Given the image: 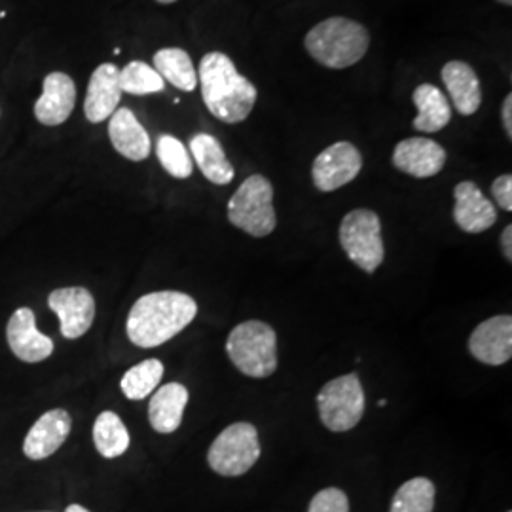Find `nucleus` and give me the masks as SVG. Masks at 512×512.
Wrapping results in <instances>:
<instances>
[{"label":"nucleus","instance_id":"10","mask_svg":"<svg viewBox=\"0 0 512 512\" xmlns=\"http://www.w3.org/2000/svg\"><path fill=\"white\" fill-rule=\"evenodd\" d=\"M48 308L59 319V330L67 340H78L92 329L95 300L84 287L55 289L48 296Z\"/></svg>","mask_w":512,"mask_h":512},{"label":"nucleus","instance_id":"20","mask_svg":"<svg viewBox=\"0 0 512 512\" xmlns=\"http://www.w3.org/2000/svg\"><path fill=\"white\" fill-rule=\"evenodd\" d=\"M188 404V389L183 384H165L152 395L148 404V421L154 431L169 435L183 423L184 408Z\"/></svg>","mask_w":512,"mask_h":512},{"label":"nucleus","instance_id":"15","mask_svg":"<svg viewBox=\"0 0 512 512\" xmlns=\"http://www.w3.org/2000/svg\"><path fill=\"white\" fill-rule=\"evenodd\" d=\"M76 105V84L69 74H46L42 95L35 103V116L42 126L65 124Z\"/></svg>","mask_w":512,"mask_h":512},{"label":"nucleus","instance_id":"24","mask_svg":"<svg viewBox=\"0 0 512 512\" xmlns=\"http://www.w3.org/2000/svg\"><path fill=\"white\" fill-rule=\"evenodd\" d=\"M93 442L97 452L107 459H116L128 452L129 431L118 414L105 410L93 423Z\"/></svg>","mask_w":512,"mask_h":512},{"label":"nucleus","instance_id":"19","mask_svg":"<svg viewBox=\"0 0 512 512\" xmlns=\"http://www.w3.org/2000/svg\"><path fill=\"white\" fill-rule=\"evenodd\" d=\"M442 82L450 93L452 105L461 116H473L482 105V90L475 69L465 61H448L442 67Z\"/></svg>","mask_w":512,"mask_h":512},{"label":"nucleus","instance_id":"28","mask_svg":"<svg viewBox=\"0 0 512 512\" xmlns=\"http://www.w3.org/2000/svg\"><path fill=\"white\" fill-rule=\"evenodd\" d=\"M156 154L165 171L175 179H188L194 173V162L183 141L173 135H162L156 143Z\"/></svg>","mask_w":512,"mask_h":512},{"label":"nucleus","instance_id":"2","mask_svg":"<svg viewBox=\"0 0 512 512\" xmlns=\"http://www.w3.org/2000/svg\"><path fill=\"white\" fill-rule=\"evenodd\" d=\"M198 82L205 107L224 124H239L255 109L258 92L253 82L239 74L234 61L222 52L203 55Z\"/></svg>","mask_w":512,"mask_h":512},{"label":"nucleus","instance_id":"33","mask_svg":"<svg viewBox=\"0 0 512 512\" xmlns=\"http://www.w3.org/2000/svg\"><path fill=\"white\" fill-rule=\"evenodd\" d=\"M65 512H90L86 507H82V505H78V503H73V505H69Z\"/></svg>","mask_w":512,"mask_h":512},{"label":"nucleus","instance_id":"9","mask_svg":"<svg viewBox=\"0 0 512 512\" xmlns=\"http://www.w3.org/2000/svg\"><path fill=\"white\" fill-rule=\"evenodd\" d=\"M363 169V156L348 141L325 148L313 162L311 177L317 190L334 192L357 179Z\"/></svg>","mask_w":512,"mask_h":512},{"label":"nucleus","instance_id":"11","mask_svg":"<svg viewBox=\"0 0 512 512\" xmlns=\"http://www.w3.org/2000/svg\"><path fill=\"white\" fill-rule=\"evenodd\" d=\"M6 340L12 353L23 363H40L54 353V340L37 329L35 311L25 306L12 313Z\"/></svg>","mask_w":512,"mask_h":512},{"label":"nucleus","instance_id":"21","mask_svg":"<svg viewBox=\"0 0 512 512\" xmlns=\"http://www.w3.org/2000/svg\"><path fill=\"white\" fill-rule=\"evenodd\" d=\"M190 156L200 167L203 177L213 184H230L236 177L234 165L226 158V152L219 141L209 133H198L190 139Z\"/></svg>","mask_w":512,"mask_h":512},{"label":"nucleus","instance_id":"16","mask_svg":"<svg viewBox=\"0 0 512 512\" xmlns=\"http://www.w3.org/2000/svg\"><path fill=\"white\" fill-rule=\"evenodd\" d=\"M122 99L120 69L114 63H103L93 71L84 101L88 122L101 124L116 112Z\"/></svg>","mask_w":512,"mask_h":512},{"label":"nucleus","instance_id":"4","mask_svg":"<svg viewBox=\"0 0 512 512\" xmlns=\"http://www.w3.org/2000/svg\"><path fill=\"white\" fill-rule=\"evenodd\" d=\"M226 353L245 376L268 378L277 368L275 330L262 321H245L230 332Z\"/></svg>","mask_w":512,"mask_h":512},{"label":"nucleus","instance_id":"8","mask_svg":"<svg viewBox=\"0 0 512 512\" xmlns=\"http://www.w3.org/2000/svg\"><path fill=\"white\" fill-rule=\"evenodd\" d=\"M260 458V440L255 425H228L209 448V467L220 476H241L255 467Z\"/></svg>","mask_w":512,"mask_h":512},{"label":"nucleus","instance_id":"12","mask_svg":"<svg viewBox=\"0 0 512 512\" xmlns=\"http://www.w3.org/2000/svg\"><path fill=\"white\" fill-rule=\"evenodd\" d=\"M469 351L484 365L499 366L512 357V317L497 315L482 321L469 338Z\"/></svg>","mask_w":512,"mask_h":512},{"label":"nucleus","instance_id":"22","mask_svg":"<svg viewBox=\"0 0 512 512\" xmlns=\"http://www.w3.org/2000/svg\"><path fill=\"white\" fill-rule=\"evenodd\" d=\"M414 105L418 107V116L414 118V129L421 133L442 131L452 120V105L448 97L433 84H420L414 95Z\"/></svg>","mask_w":512,"mask_h":512},{"label":"nucleus","instance_id":"6","mask_svg":"<svg viewBox=\"0 0 512 512\" xmlns=\"http://www.w3.org/2000/svg\"><path fill=\"white\" fill-rule=\"evenodd\" d=\"M340 243L349 260L366 274H374L384 262L382 220L370 209H355L340 224Z\"/></svg>","mask_w":512,"mask_h":512},{"label":"nucleus","instance_id":"25","mask_svg":"<svg viewBox=\"0 0 512 512\" xmlns=\"http://www.w3.org/2000/svg\"><path fill=\"white\" fill-rule=\"evenodd\" d=\"M164 378V365L158 359H147L139 365L131 366L122 376L120 389L129 401H143L150 397Z\"/></svg>","mask_w":512,"mask_h":512},{"label":"nucleus","instance_id":"5","mask_svg":"<svg viewBox=\"0 0 512 512\" xmlns=\"http://www.w3.org/2000/svg\"><path fill=\"white\" fill-rule=\"evenodd\" d=\"M228 220L253 238L274 232V186L264 175H251L241 183L228 202Z\"/></svg>","mask_w":512,"mask_h":512},{"label":"nucleus","instance_id":"35","mask_svg":"<svg viewBox=\"0 0 512 512\" xmlns=\"http://www.w3.org/2000/svg\"><path fill=\"white\" fill-rule=\"evenodd\" d=\"M497 2H501V4H505V6H511L512 0H497Z\"/></svg>","mask_w":512,"mask_h":512},{"label":"nucleus","instance_id":"36","mask_svg":"<svg viewBox=\"0 0 512 512\" xmlns=\"http://www.w3.org/2000/svg\"><path fill=\"white\" fill-rule=\"evenodd\" d=\"M378 406H387V401H385V399H382V401H378Z\"/></svg>","mask_w":512,"mask_h":512},{"label":"nucleus","instance_id":"26","mask_svg":"<svg viewBox=\"0 0 512 512\" xmlns=\"http://www.w3.org/2000/svg\"><path fill=\"white\" fill-rule=\"evenodd\" d=\"M435 484L429 478H412L397 490L391 503V512H433Z\"/></svg>","mask_w":512,"mask_h":512},{"label":"nucleus","instance_id":"27","mask_svg":"<svg viewBox=\"0 0 512 512\" xmlns=\"http://www.w3.org/2000/svg\"><path fill=\"white\" fill-rule=\"evenodd\" d=\"M120 90L129 95H150L165 90V80L145 61H131L120 71Z\"/></svg>","mask_w":512,"mask_h":512},{"label":"nucleus","instance_id":"13","mask_svg":"<svg viewBox=\"0 0 512 512\" xmlns=\"http://www.w3.org/2000/svg\"><path fill=\"white\" fill-rule=\"evenodd\" d=\"M71 429H73V420L67 410L55 408L50 412H44L23 440L25 458L42 461L54 456L55 452L65 444V440L69 439Z\"/></svg>","mask_w":512,"mask_h":512},{"label":"nucleus","instance_id":"30","mask_svg":"<svg viewBox=\"0 0 512 512\" xmlns=\"http://www.w3.org/2000/svg\"><path fill=\"white\" fill-rule=\"evenodd\" d=\"M492 194H494L495 202L505 209L512 211V177L511 175H501L495 179L492 184Z\"/></svg>","mask_w":512,"mask_h":512},{"label":"nucleus","instance_id":"23","mask_svg":"<svg viewBox=\"0 0 512 512\" xmlns=\"http://www.w3.org/2000/svg\"><path fill=\"white\" fill-rule=\"evenodd\" d=\"M156 73L177 90L192 93L198 88V73L183 48H162L154 54Z\"/></svg>","mask_w":512,"mask_h":512},{"label":"nucleus","instance_id":"1","mask_svg":"<svg viewBox=\"0 0 512 512\" xmlns=\"http://www.w3.org/2000/svg\"><path fill=\"white\" fill-rule=\"evenodd\" d=\"M198 315L192 296L177 291H158L141 296L129 311V340L137 348H158L183 332Z\"/></svg>","mask_w":512,"mask_h":512},{"label":"nucleus","instance_id":"34","mask_svg":"<svg viewBox=\"0 0 512 512\" xmlns=\"http://www.w3.org/2000/svg\"><path fill=\"white\" fill-rule=\"evenodd\" d=\"M156 2H160V4H173V2H177V0H156Z\"/></svg>","mask_w":512,"mask_h":512},{"label":"nucleus","instance_id":"32","mask_svg":"<svg viewBox=\"0 0 512 512\" xmlns=\"http://www.w3.org/2000/svg\"><path fill=\"white\" fill-rule=\"evenodd\" d=\"M501 251H503V255L505 258L512 262V226L509 224L505 230H503V234H501Z\"/></svg>","mask_w":512,"mask_h":512},{"label":"nucleus","instance_id":"7","mask_svg":"<svg viewBox=\"0 0 512 512\" xmlns=\"http://www.w3.org/2000/svg\"><path fill=\"white\" fill-rule=\"evenodd\" d=\"M319 418L332 433L353 429L365 414V391L357 374H346L323 385L317 395Z\"/></svg>","mask_w":512,"mask_h":512},{"label":"nucleus","instance_id":"3","mask_svg":"<svg viewBox=\"0 0 512 512\" xmlns=\"http://www.w3.org/2000/svg\"><path fill=\"white\" fill-rule=\"evenodd\" d=\"M308 54L329 69H348L359 63L370 46V35L365 25L353 19H325L306 35Z\"/></svg>","mask_w":512,"mask_h":512},{"label":"nucleus","instance_id":"17","mask_svg":"<svg viewBox=\"0 0 512 512\" xmlns=\"http://www.w3.org/2000/svg\"><path fill=\"white\" fill-rule=\"evenodd\" d=\"M454 220L467 234H482L497 222V211L473 181H463L454 188Z\"/></svg>","mask_w":512,"mask_h":512},{"label":"nucleus","instance_id":"29","mask_svg":"<svg viewBox=\"0 0 512 512\" xmlns=\"http://www.w3.org/2000/svg\"><path fill=\"white\" fill-rule=\"evenodd\" d=\"M308 512H349L348 495L338 488H327L311 499Z\"/></svg>","mask_w":512,"mask_h":512},{"label":"nucleus","instance_id":"18","mask_svg":"<svg viewBox=\"0 0 512 512\" xmlns=\"http://www.w3.org/2000/svg\"><path fill=\"white\" fill-rule=\"evenodd\" d=\"M109 137L114 150L131 162H143L150 156L152 143L147 129L128 107L116 109L109 118Z\"/></svg>","mask_w":512,"mask_h":512},{"label":"nucleus","instance_id":"14","mask_svg":"<svg viewBox=\"0 0 512 512\" xmlns=\"http://www.w3.org/2000/svg\"><path fill=\"white\" fill-rule=\"evenodd\" d=\"M446 164V150L427 137L404 139L393 150V165L414 179L439 175Z\"/></svg>","mask_w":512,"mask_h":512},{"label":"nucleus","instance_id":"31","mask_svg":"<svg viewBox=\"0 0 512 512\" xmlns=\"http://www.w3.org/2000/svg\"><path fill=\"white\" fill-rule=\"evenodd\" d=\"M501 122H503V128L507 137L512 139V95L509 93L503 101V107H501Z\"/></svg>","mask_w":512,"mask_h":512}]
</instances>
